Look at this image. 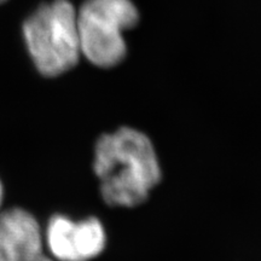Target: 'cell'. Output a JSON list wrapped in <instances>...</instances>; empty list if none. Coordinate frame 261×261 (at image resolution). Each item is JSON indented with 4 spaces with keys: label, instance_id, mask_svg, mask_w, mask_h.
I'll use <instances>...</instances> for the list:
<instances>
[{
    "label": "cell",
    "instance_id": "obj_5",
    "mask_svg": "<svg viewBox=\"0 0 261 261\" xmlns=\"http://www.w3.org/2000/svg\"><path fill=\"white\" fill-rule=\"evenodd\" d=\"M0 261H52L42 250L39 223L22 208L0 213Z\"/></svg>",
    "mask_w": 261,
    "mask_h": 261
},
{
    "label": "cell",
    "instance_id": "obj_1",
    "mask_svg": "<svg viewBox=\"0 0 261 261\" xmlns=\"http://www.w3.org/2000/svg\"><path fill=\"white\" fill-rule=\"evenodd\" d=\"M93 167L104 201L110 205L143 203L161 179L152 143L144 133L129 127L98 139Z\"/></svg>",
    "mask_w": 261,
    "mask_h": 261
},
{
    "label": "cell",
    "instance_id": "obj_6",
    "mask_svg": "<svg viewBox=\"0 0 261 261\" xmlns=\"http://www.w3.org/2000/svg\"><path fill=\"white\" fill-rule=\"evenodd\" d=\"M3 195H4V191H3V184H2V181H0V207H2Z\"/></svg>",
    "mask_w": 261,
    "mask_h": 261
},
{
    "label": "cell",
    "instance_id": "obj_3",
    "mask_svg": "<svg viewBox=\"0 0 261 261\" xmlns=\"http://www.w3.org/2000/svg\"><path fill=\"white\" fill-rule=\"evenodd\" d=\"M137 22L130 0H87L77 11L81 55L98 67L117 64L126 55L122 33Z\"/></svg>",
    "mask_w": 261,
    "mask_h": 261
},
{
    "label": "cell",
    "instance_id": "obj_4",
    "mask_svg": "<svg viewBox=\"0 0 261 261\" xmlns=\"http://www.w3.org/2000/svg\"><path fill=\"white\" fill-rule=\"evenodd\" d=\"M46 241L52 255L60 261H89L103 252L106 231L96 218L73 221L55 215L46 231Z\"/></svg>",
    "mask_w": 261,
    "mask_h": 261
},
{
    "label": "cell",
    "instance_id": "obj_2",
    "mask_svg": "<svg viewBox=\"0 0 261 261\" xmlns=\"http://www.w3.org/2000/svg\"><path fill=\"white\" fill-rule=\"evenodd\" d=\"M23 35L37 69L57 76L79 62L77 12L69 0H56L39 8L24 22Z\"/></svg>",
    "mask_w": 261,
    "mask_h": 261
},
{
    "label": "cell",
    "instance_id": "obj_7",
    "mask_svg": "<svg viewBox=\"0 0 261 261\" xmlns=\"http://www.w3.org/2000/svg\"><path fill=\"white\" fill-rule=\"evenodd\" d=\"M2 2H4V0H0V3H2Z\"/></svg>",
    "mask_w": 261,
    "mask_h": 261
}]
</instances>
